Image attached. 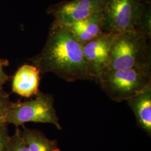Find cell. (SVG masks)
Segmentation results:
<instances>
[{"instance_id": "cell-1", "label": "cell", "mask_w": 151, "mask_h": 151, "mask_svg": "<svg viewBox=\"0 0 151 151\" xmlns=\"http://www.w3.org/2000/svg\"><path fill=\"white\" fill-rule=\"evenodd\" d=\"M30 60L40 73H53L67 82L91 81L82 46L65 26L53 22L43 48Z\"/></svg>"}, {"instance_id": "cell-2", "label": "cell", "mask_w": 151, "mask_h": 151, "mask_svg": "<svg viewBox=\"0 0 151 151\" xmlns=\"http://www.w3.org/2000/svg\"><path fill=\"white\" fill-rule=\"evenodd\" d=\"M148 39L135 32L115 35L104 70L151 67Z\"/></svg>"}, {"instance_id": "cell-3", "label": "cell", "mask_w": 151, "mask_h": 151, "mask_svg": "<svg viewBox=\"0 0 151 151\" xmlns=\"http://www.w3.org/2000/svg\"><path fill=\"white\" fill-rule=\"evenodd\" d=\"M97 83L111 100L127 101L151 86V67L104 70Z\"/></svg>"}, {"instance_id": "cell-4", "label": "cell", "mask_w": 151, "mask_h": 151, "mask_svg": "<svg viewBox=\"0 0 151 151\" xmlns=\"http://www.w3.org/2000/svg\"><path fill=\"white\" fill-rule=\"evenodd\" d=\"M52 95L39 91L30 100L11 103L4 121L16 127L33 122L53 124L58 129L62 130Z\"/></svg>"}, {"instance_id": "cell-5", "label": "cell", "mask_w": 151, "mask_h": 151, "mask_svg": "<svg viewBox=\"0 0 151 151\" xmlns=\"http://www.w3.org/2000/svg\"><path fill=\"white\" fill-rule=\"evenodd\" d=\"M143 5L138 0H108L103 12V32H134Z\"/></svg>"}, {"instance_id": "cell-6", "label": "cell", "mask_w": 151, "mask_h": 151, "mask_svg": "<svg viewBox=\"0 0 151 151\" xmlns=\"http://www.w3.org/2000/svg\"><path fill=\"white\" fill-rule=\"evenodd\" d=\"M108 0L65 1L50 6L47 12L54 17L53 23L68 26L92 14L103 12Z\"/></svg>"}, {"instance_id": "cell-7", "label": "cell", "mask_w": 151, "mask_h": 151, "mask_svg": "<svg viewBox=\"0 0 151 151\" xmlns=\"http://www.w3.org/2000/svg\"><path fill=\"white\" fill-rule=\"evenodd\" d=\"M115 35L103 32L82 45L87 70L91 81L97 83L106 67L111 44Z\"/></svg>"}, {"instance_id": "cell-8", "label": "cell", "mask_w": 151, "mask_h": 151, "mask_svg": "<svg viewBox=\"0 0 151 151\" xmlns=\"http://www.w3.org/2000/svg\"><path fill=\"white\" fill-rule=\"evenodd\" d=\"M40 72L34 65H24L17 70L12 81V91L25 97L39 93Z\"/></svg>"}, {"instance_id": "cell-9", "label": "cell", "mask_w": 151, "mask_h": 151, "mask_svg": "<svg viewBox=\"0 0 151 151\" xmlns=\"http://www.w3.org/2000/svg\"><path fill=\"white\" fill-rule=\"evenodd\" d=\"M127 104L135 115L138 127L151 136V86L130 97Z\"/></svg>"}, {"instance_id": "cell-10", "label": "cell", "mask_w": 151, "mask_h": 151, "mask_svg": "<svg viewBox=\"0 0 151 151\" xmlns=\"http://www.w3.org/2000/svg\"><path fill=\"white\" fill-rule=\"evenodd\" d=\"M103 12L96 13L65 27L82 46L103 33Z\"/></svg>"}, {"instance_id": "cell-11", "label": "cell", "mask_w": 151, "mask_h": 151, "mask_svg": "<svg viewBox=\"0 0 151 151\" xmlns=\"http://www.w3.org/2000/svg\"><path fill=\"white\" fill-rule=\"evenodd\" d=\"M21 133L29 151H60L57 140L49 139L39 130L24 127Z\"/></svg>"}, {"instance_id": "cell-12", "label": "cell", "mask_w": 151, "mask_h": 151, "mask_svg": "<svg viewBox=\"0 0 151 151\" xmlns=\"http://www.w3.org/2000/svg\"><path fill=\"white\" fill-rule=\"evenodd\" d=\"M134 32L150 40L151 37V5L144 4Z\"/></svg>"}, {"instance_id": "cell-13", "label": "cell", "mask_w": 151, "mask_h": 151, "mask_svg": "<svg viewBox=\"0 0 151 151\" xmlns=\"http://www.w3.org/2000/svg\"><path fill=\"white\" fill-rule=\"evenodd\" d=\"M7 151H29L27 146L22 138L21 130L16 127L14 134L10 136Z\"/></svg>"}, {"instance_id": "cell-14", "label": "cell", "mask_w": 151, "mask_h": 151, "mask_svg": "<svg viewBox=\"0 0 151 151\" xmlns=\"http://www.w3.org/2000/svg\"><path fill=\"white\" fill-rule=\"evenodd\" d=\"M10 138L7 124L4 120H0V151H7Z\"/></svg>"}, {"instance_id": "cell-15", "label": "cell", "mask_w": 151, "mask_h": 151, "mask_svg": "<svg viewBox=\"0 0 151 151\" xmlns=\"http://www.w3.org/2000/svg\"><path fill=\"white\" fill-rule=\"evenodd\" d=\"M9 95L0 91V120H4L11 105Z\"/></svg>"}, {"instance_id": "cell-16", "label": "cell", "mask_w": 151, "mask_h": 151, "mask_svg": "<svg viewBox=\"0 0 151 151\" xmlns=\"http://www.w3.org/2000/svg\"><path fill=\"white\" fill-rule=\"evenodd\" d=\"M9 65L7 60L0 58V91L4 85L10 79L9 76L7 75L4 70V67Z\"/></svg>"}, {"instance_id": "cell-17", "label": "cell", "mask_w": 151, "mask_h": 151, "mask_svg": "<svg viewBox=\"0 0 151 151\" xmlns=\"http://www.w3.org/2000/svg\"><path fill=\"white\" fill-rule=\"evenodd\" d=\"M141 4H151V0H138Z\"/></svg>"}]
</instances>
